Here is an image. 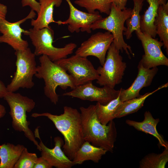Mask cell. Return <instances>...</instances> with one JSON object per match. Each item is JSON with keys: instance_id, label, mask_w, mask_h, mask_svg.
<instances>
[{"instance_id": "6da1fadb", "label": "cell", "mask_w": 168, "mask_h": 168, "mask_svg": "<svg viewBox=\"0 0 168 168\" xmlns=\"http://www.w3.org/2000/svg\"><path fill=\"white\" fill-rule=\"evenodd\" d=\"M34 118L45 116L51 120L63 136V151L71 160L85 141L84 138L80 112L68 106L63 107V113L59 115L48 112L34 113Z\"/></svg>"}, {"instance_id": "7a4b0ae2", "label": "cell", "mask_w": 168, "mask_h": 168, "mask_svg": "<svg viewBox=\"0 0 168 168\" xmlns=\"http://www.w3.org/2000/svg\"><path fill=\"white\" fill-rule=\"evenodd\" d=\"M84 138L93 145L113 153L117 135L114 122L107 125L101 124L96 112L95 105L80 108Z\"/></svg>"}, {"instance_id": "3957f363", "label": "cell", "mask_w": 168, "mask_h": 168, "mask_svg": "<svg viewBox=\"0 0 168 168\" xmlns=\"http://www.w3.org/2000/svg\"><path fill=\"white\" fill-rule=\"evenodd\" d=\"M40 65L37 66L35 76L44 82V93L51 102L56 105L59 95L56 92L57 87L66 90L70 87L72 90L76 86L70 76L62 67L43 55L39 58Z\"/></svg>"}, {"instance_id": "277c9868", "label": "cell", "mask_w": 168, "mask_h": 168, "mask_svg": "<svg viewBox=\"0 0 168 168\" xmlns=\"http://www.w3.org/2000/svg\"><path fill=\"white\" fill-rule=\"evenodd\" d=\"M132 9L126 8L121 10L112 3L108 16L95 22L91 26L92 30L102 29L110 32L114 37L113 43L116 48L122 53L124 51L129 59L130 54L134 56L130 46L124 41L123 33L126 29L124 26L126 20L131 15Z\"/></svg>"}, {"instance_id": "5b68a950", "label": "cell", "mask_w": 168, "mask_h": 168, "mask_svg": "<svg viewBox=\"0 0 168 168\" xmlns=\"http://www.w3.org/2000/svg\"><path fill=\"white\" fill-rule=\"evenodd\" d=\"M3 98L10 108L9 114L12 119V128L16 131L23 132L26 137L33 142L40 152L41 148L34 133L29 127L30 122L26 119V112H30L35 107L34 101L15 92L8 91Z\"/></svg>"}, {"instance_id": "8992f818", "label": "cell", "mask_w": 168, "mask_h": 168, "mask_svg": "<svg viewBox=\"0 0 168 168\" xmlns=\"http://www.w3.org/2000/svg\"><path fill=\"white\" fill-rule=\"evenodd\" d=\"M27 35L35 47V55H45L54 62L67 58L73 53L77 46L76 44L71 42L62 48L54 46L53 44L54 32L49 26L39 30L30 28Z\"/></svg>"}, {"instance_id": "52a82bcc", "label": "cell", "mask_w": 168, "mask_h": 168, "mask_svg": "<svg viewBox=\"0 0 168 168\" xmlns=\"http://www.w3.org/2000/svg\"><path fill=\"white\" fill-rule=\"evenodd\" d=\"M16 70L7 88L8 91L15 92L20 88L31 89L34 86L33 78L36 73V63L34 53L30 49L15 51Z\"/></svg>"}, {"instance_id": "ba28073f", "label": "cell", "mask_w": 168, "mask_h": 168, "mask_svg": "<svg viewBox=\"0 0 168 168\" xmlns=\"http://www.w3.org/2000/svg\"><path fill=\"white\" fill-rule=\"evenodd\" d=\"M119 52L112 42L107 51L104 64L96 69L99 76L96 82L100 86L114 88L122 82L127 66Z\"/></svg>"}, {"instance_id": "9c48e42d", "label": "cell", "mask_w": 168, "mask_h": 168, "mask_svg": "<svg viewBox=\"0 0 168 168\" xmlns=\"http://www.w3.org/2000/svg\"><path fill=\"white\" fill-rule=\"evenodd\" d=\"M69 73L76 86L97 80L99 75L87 58L76 54L54 62Z\"/></svg>"}, {"instance_id": "30bf717a", "label": "cell", "mask_w": 168, "mask_h": 168, "mask_svg": "<svg viewBox=\"0 0 168 168\" xmlns=\"http://www.w3.org/2000/svg\"><path fill=\"white\" fill-rule=\"evenodd\" d=\"M120 90H117L106 86L98 87L94 85L92 82L76 86L72 91L64 93L62 96L77 98L82 100L96 101L105 105L117 98Z\"/></svg>"}, {"instance_id": "8fae6325", "label": "cell", "mask_w": 168, "mask_h": 168, "mask_svg": "<svg viewBox=\"0 0 168 168\" xmlns=\"http://www.w3.org/2000/svg\"><path fill=\"white\" fill-rule=\"evenodd\" d=\"M113 40V35L110 32H98L82 42L76 50L75 54L86 58L91 56L95 57L102 66Z\"/></svg>"}, {"instance_id": "7c38bea8", "label": "cell", "mask_w": 168, "mask_h": 168, "mask_svg": "<svg viewBox=\"0 0 168 168\" xmlns=\"http://www.w3.org/2000/svg\"><path fill=\"white\" fill-rule=\"evenodd\" d=\"M36 16V13L32 9L25 18L14 22H10L6 19L0 20V43H6L11 46L15 51L24 50L28 47L27 40L21 38L22 33L27 35L28 30H25L20 25L28 19H32Z\"/></svg>"}, {"instance_id": "4fadbf2b", "label": "cell", "mask_w": 168, "mask_h": 168, "mask_svg": "<svg viewBox=\"0 0 168 168\" xmlns=\"http://www.w3.org/2000/svg\"><path fill=\"white\" fill-rule=\"evenodd\" d=\"M136 33L144 52L140 61L143 67L150 69L160 65L168 66V58L161 49L163 42L141 31Z\"/></svg>"}, {"instance_id": "5bb4252c", "label": "cell", "mask_w": 168, "mask_h": 168, "mask_svg": "<svg viewBox=\"0 0 168 168\" xmlns=\"http://www.w3.org/2000/svg\"><path fill=\"white\" fill-rule=\"evenodd\" d=\"M65 0L69 8V17L65 21H57L56 23L58 25H68V30L72 33H78L81 31L91 33L92 25L102 18L99 12L90 13L81 11L73 6L70 0Z\"/></svg>"}, {"instance_id": "9a60e30c", "label": "cell", "mask_w": 168, "mask_h": 168, "mask_svg": "<svg viewBox=\"0 0 168 168\" xmlns=\"http://www.w3.org/2000/svg\"><path fill=\"white\" fill-rule=\"evenodd\" d=\"M35 138H39L40 142L39 145L41 148V156L46 159L53 166L56 168H71L74 165L72 160H70L62 149L64 142L60 137L54 139V147L50 149L42 142L39 135L38 129L35 130Z\"/></svg>"}, {"instance_id": "2e32d148", "label": "cell", "mask_w": 168, "mask_h": 168, "mask_svg": "<svg viewBox=\"0 0 168 168\" xmlns=\"http://www.w3.org/2000/svg\"><path fill=\"white\" fill-rule=\"evenodd\" d=\"M137 68L138 74L131 86L126 89L121 88L119 90L120 99L122 102L139 97L140 90L151 85L158 70L157 67L145 68L140 61Z\"/></svg>"}, {"instance_id": "e0dca14e", "label": "cell", "mask_w": 168, "mask_h": 168, "mask_svg": "<svg viewBox=\"0 0 168 168\" xmlns=\"http://www.w3.org/2000/svg\"><path fill=\"white\" fill-rule=\"evenodd\" d=\"M160 121L159 119H154L151 112L147 111L144 113V119L142 121L138 122L128 119L126 120L125 123L138 131L152 135L158 140L161 146L168 148V142L164 140L162 135L158 133L156 129V126Z\"/></svg>"}, {"instance_id": "ac0fdd59", "label": "cell", "mask_w": 168, "mask_h": 168, "mask_svg": "<svg viewBox=\"0 0 168 168\" xmlns=\"http://www.w3.org/2000/svg\"><path fill=\"white\" fill-rule=\"evenodd\" d=\"M63 0H39L40 10L36 19H31V25L33 28L39 30L49 26L54 20L53 14L54 7H59Z\"/></svg>"}, {"instance_id": "d6986e66", "label": "cell", "mask_w": 168, "mask_h": 168, "mask_svg": "<svg viewBox=\"0 0 168 168\" xmlns=\"http://www.w3.org/2000/svg\"><path fill=\"white\" fill-rule=\"evenodd\" d=\"M149 5L143 15L141 16L140 29L153 38L156 35V28L154 24L155 18L159 6L167 2V0H147Z\"/></svg>"}, {"instance_id": "ffe728a7", "label": "cell", "mask_w": 168, "mask_h": 168, "mask_svg": "<svg viewBox=\"0 0 168 168\" xmlns=\"http://www.w3.org/2000/svg\"><path fill=\"white\" fill-rule=\"evenodd\" d=\"M168 86L167 83L162 85L152 92H147L138 97L122 102L115 112V118H120L137 112L143 106L144 102L148 97L159 90Z\"/></svg>"}, {"instance_id": "44dd1931", "label": "cell", "mask_w": 168, "mask_h": 168, "mask_svg": "<svg viewBox=\"0 0 168 168\" xmlns=\"http://www.w3.org/2000/svg\"><path fill=\"white\" fill-rule=\"evenodd\" d=\"M107 152L101 147L94 146L85 141L75 153L72 161L74 165H81L88 160L98 163Z\"/></svg>"}, {"instance_id": "7402d4cb", "label": "cell", "mask_w": 168, "mask_h": 168, "mask_svg": "<svg viewBox=\"0 0 168 168\" xmlns=\"http://www.w3.org/2000/svg\"><path fill=\"white\" fill-rule=\"evenodd\" d=\"M25 147L9 143L0 145V168H13Z\"/></svg>"}, {"instance_id": "603a6c76", "label": "cell", "mask_w": 168, "mask_h": 168, "mask_svg": "<svg viewBox=\"0 0 168 168\" xmlns=\"http://www.w3.org/2000/svg\"><path fill=\"white\" fill-rule=\"evenodd\" d=\"M156 34L168 54V2L159 7L154 21Z\"/></svg>"}, {"instance_id": "cb8c5ba5", "label": "cell", "mask_w": 168, "mask_h": 168, "mask_svg": "<svg viewBox=\"0 0 168 168\" xmlns=\"http://www.w3.org/2000/svg\"><path fill=\"white\" fill-rule=\"evenodd\" d=\"M133 7L132 9L131 15L126 21V29L123 33L127 39H130L132 33L135 31L138 32L141 31L140 20L141 16L140 13L142 9L144 0H133Z\"/></svg>"}, {"instance_id": "d4e9b609", "label": "cell", "mask_w": 168, "mask_h": 168, "mask_svg": "<svg viewBox=\"0 0 168 168\" xmlns=\"http://www.w3.org/2000/svg\"><path fill=\"white\" fill-rule=\"evenodd\" d=\"M119 94L117 98L106 105H101L97 102L95 105L96 114L98 119L102 124L106 125L115 119V112L122 102L120 99Z\"/></svg>"}, {"instance_id": "484cf974", "label": "cell", "mask_w": 168, "mask_h": 168, "mask_svg": "<svg viewBox=\"0 0 168 168\" xmlns=\"http://www.w3.org/2000/svg\"><path fill=\"white\" fill-rule=\"evenodd\" d=\"M168 161V148L160 153H152L146 155L139 161V168H165Z\"/></svg>"}, {"instance_id": "4316f807", "label": "cell", "mask_w": 168, "mask_h": 168, "mask_svg": "<svg viewBox=\"0 0 168 168\" xmlns=\"http://www.w3.org/2000/svg\"><path fill=\"white\" fill-rule=\"evenodd\" d=\"M74 3L85 8L89 13H92L97 10L108 15L112 2L111 0H76Z\"/></svg>"}, {"instance_id": "83f0119b", "label": "cell", "mask_w": 168, "mask_h": 168, "mask_svg": "<svg viewBox=\"0 0 168 168\" xmlns=\"http://www.w3.org/2000/svg\"><path fill=\"white\" fill-rule=\"evenodd\" d=\"M37 158L36 154L29 152L25 147L13 168H33Z\"/></svg>"}, {"instance_id": "f1b7e54d", "label": "cell", "mask_w": 168, "mask_h": 168, "mask_svg": "<svg viewBox=\"0 0 168 168\" xmlns=\"http://www.w3.org/2000/svg\"><path fill=\"white\" fill-rule=\"evenodd\" d=\"M21 2L23 7L29 6L31 9L35 11L38 14L40 11V5L39 2L36 0H21Z\"/></svg>"}, {"instance_id": "f546056e", "label": "cell", "mask_w": 168, "mask_h": 168, "mask_svg": "<svg viewBox=\"0 0 168 168\" xmlns=\"http://www.w3.org/2000/svg\"><path fill=\"white\" fill-rule=\"evenodd\" d=\"M53 167L41 156L38 157L33 168H52Z\"/></svg>"}, {"instance_id": "4dcf8cb0", "label": "cell", "mask_w": 168, "mask_h": 168, "mask_svg": "<svg viewBox=\"0 0 168 168\" xmlns=\"http://www.w3.org/2000/svg\"><path fill=\"white\" fill-rule=\"evenodd\" d=\"M128 0H111L112 3L121 10L126 8V6Z\"/></svg>"}, {"instance_id": "1f68e13d", "label": "cell", "mask_w": 168, "mask_h": 168, "mask_svg": "<svg viewBox=\"0 0 168 168\" xmlns=\"http://www.w3.org/2000/svg\"><path fill=\"white\" fill-rule=\"evenodd\" d=\"M7 11V6L0 3V20L6 19Z\"/></svg>"}, {"instance_id": "d6a6232c", "label": "cell", "mask_w": 168, "mask_h": 168, "mask_svg": "<svg viewBox=\"0 0 168 168\" xmlns=\"http://www.w3.org/2000/svg\"><path fill=\"white\" fill-rule=\"evenodd\" d=\"M8 92L7 87L2 81H0V98H3Z\"/></svg>"}, {"instance_id": "836d02e7", "label": "cell", "mask_w": 168, "mask_h": 168, "mask_svg": "<svg viewBox=\"0 0 168 168\" xmlns=\"http://www.w3.org/2000/svg\"><path fill=\"white\" fill-rule=\"evenodd\" d=\"M6 110L4 106L0 104V118L4 116L6 113Z\"/></svg>"}]
</instances>
